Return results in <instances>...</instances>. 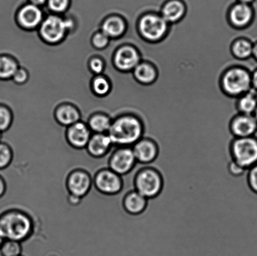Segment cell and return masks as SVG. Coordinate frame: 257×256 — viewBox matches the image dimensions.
<instances>
[{
	"label": "cell",
	"mask_w": 257,
	"mask_h": 256,
	"mask_svg": "<svg viewBox=\"0 0 257 256\" xmlns=\"http://www.w3.org/2000/svg\"><path fill=\"white\" fill-rule=\"evenodd\" d=\"M107 134L114 147H133L145 136V125L137 115L125 113L113 120Z\"/></svg>",
	"instance_id": "1"
},
{
	"label": "cell",
	"mask_w": 257,
	"mask_h": 256,
	"mask_svg": "<svg viewBox=\"0 0 257 256\" xmlns=\"http://www.w3.org/2000/svg\"><path fill=\"white\" fill-rule=\"evenodd\" d=\"M34 230V220L24 210L12 209L0 214V233L5 239L22 242L29 239Z\"/></svg>",
	"instance_id": "2"
},
{
	"label": "cell",
	"mask_w": 257,
	"mask_h": 256,
	"mask_svg": "<svg viewBox=\"0 0 257 256\" xmlns=\"http://www.w3.org/2000/svg\"><path fill=\"white\" fill-rule=\"evenodd\" d=\"M164 178L157 168L152 165H143L136 172L133 179L134 189L148 199L157 197L162 192Z\"/></svg>",
	"instance_id": "3"
},
{
	"label": "cell",
	"mask_w": 257,
	"mask_h": 256,
	"mask_svg": "<svg viewBox=\"0 0 257 256\" xmlns=\"http://www.w3.org/2000/svg\"><path fill=\"white\" fill-rule=\"evenodd\" d=\"M170 24L160 12L144 13L139 18L137 27L139 34L146 41L155 43L162 40L168 34Z\"/></svg>",
	"instance_id": "4"
},
{
	"label": "cell",
	"mask_w": 257,
	"mask_h": 256,
	"mask_svg": "<svg viewBox=\"0 0 257 256\" xmlns=\"http://www.w3.org/2000/svg\"><path fill=\"white\" fill-rule=\"evenodd\" d=\"M223 91L231 97H239L252 88L251 72L243 67L226 70L221 79Z\"/></svg>",
	"instance_id": "5"
},
{
	"label": "cell",
	"mask_w": 257,
	"mask_h": 256,
	"mask_svg": "<svg viewBox=\"0 0 257 256\" xmlns=\"http://www.w3.org/2000/svg\"><path fill=\"white\" fill-rule=\"evenodd\" d=\"M231 159L245 169L257 164V136L233 138L230 144Z\"/></svg>",
	"instance_id": "6"
},
{
	"label": "cell",
	"mask_w": 257,
	"mask_h": 256,
	"mask_svg": "<svg viewBox=\"0 0 257 256\" xmlns=\"http://www.w3.org/2000/svg\"><path fill=\"white\" fill-rule=\"evenodd\" d=\"M93 185L101 194L112 196L119 194L124 187L122 176L108 168L95 173L93 177Z\"/></svg>",
	"instance_id": "7"
},
{
	"label": "cell",
	"mask_w": 257,
	"mask_h": 256,
	"mask_svg": "<svg viewBox=\"0 0 257 256\" xmlns=\"http://www.w3.org/2000/svg\"><path fill=\"white\" fill-rule=\"evenodd\" d=\"M137 164L132 147H117L110 155L108 167L123 177L132 172Z\"/></svg>",
	"instance_id": "8"
},
{
	"label": "cell",
	"mask_w": 257,
	"mask_h": 256,
	"mask_svg": "<svg viewBox=\"0 0 257 256\" xmlns=\"http://www.w3.org/2000/svg\"><path fill=\"white\" fill-rule=\"evenodd\" d=\"M65 184L69 194L83 199L92 189L93 177L85 170L74 169L67 175Z\"/></svg>",
	"instance_id": "9"
},
{
	"label": "cell",
	"mask_w": 257,
	"mask_h": 256,
	"mask_svg": "<svg viewBox=\"0 0 257 256\" xmlns=\"http://www.w3.org/2000/svg\"><path fill=\"white\" fill-rule=\"evenodd\" d=\"M138 164L148 165L153 164L160 155V145L153 138L144 136L132 147Z\"/></svg>",
	"instance_id": "10"
},
{
	"label": "cell",
	"mask_w": 257,
	"mask_h": 256,
	"mask_svg": "<svg viewBox=\"0 0 257 256\" xmlns=\"http://www.w3.org/2000/svg\"><path fill=\"white\" fill-rule=\"evenodd\" d=\"M114 60L115 67L120 72H132L143 60L137 48L124 44L115 52Z\"/></svg>",
	"instance_id": "11"
},
{
	"label": "cell",
	"mask_w": 257,
	"mask_h": 256,
	"mask_svg": "<svg viewBox=\"0 0 257 256\" xmlns=\"http://www.w3.org/2000/svg\"><path fill=\"white\" fill-rule=\"evenodd\" d=\"M72 27L71 22L57 16H50L45 20L41 26L40 33L43 39L50 43H56L65 36L67 30Z\"/></svg>",
	"instance_id": "12"
},
{
	"label": "cell",
	"mask_w": 257,
	"mask_h": 256,
	"mask_svg": "<svg viewBox=\"0 0 257 256\" xmlns=\"http://www.w3.org/2000/svg\"><path fill=\"white\" fill-rule=\"evenodd\" d=\"M230 24L236 29H245L250 26L255 18V10L252 5L236 2L228 12Z\"/></svg>",
	"instance_id": "13"
},
{
	"label": "cell",
	"mask_w": 257,
	"mask_h": 256,
	"mask_svg": "<svg viewBox=\"0 0 257 256\" xmlns=\"http://www.w3.org/2000/svg\"><path fill=\"white\" fill-rule=\"evenodd\" d=\"M230 130L234 138L255 136L257 134V121L253 115L240 113L231 120Z\"/></svg>",
	"instance_id": "14"
},
{
	"label": "cell",
	"mask_w": 257,
	"mask_h": 256,
	"mask_svg": "<svg viewBox=\"0 0 257 256\" xmlns=\"http://www.w3.org/2000/svg\"><path fill=\"white\" fill-rule=\"evenodd\" d=\"M92 135L88 125L79 121L67 127L65 139L70 147L75 149L82 150L86 147Z\"/></svg>",
	"instance_id": "15"
},
{
	"label": "cell",
	"mask_w": 257,
	"mask_h": 256,
	"mask_svg": "<svg viewBox=\"0 0 257 256\" xmlns=\"http://www.w3.org/2000/svg\"><path fill=\"white\" fill-rule=\"evenodd\" d=\"M113 147H114V145L107 133L105 134L94 133L85 149L90 157L100 159L109 154Z\"/></svg>",
	"instance_id": "16"
},
{
	"label": "cell",
	"mask_w": 257,
	"mask_h": 256,
	"mask_svg": "<svg viewBox=\"0 0 257 256\" xmlns=\"http://www.w3.org/2000/svg\"><path fill=\"white\" fill-rule=\"evenodd\" d=\"M149 199L137 190H130L123 197L122 205L124 211L132 216L143 214L148 206Z\"/></svg>",
	"instance_id": "17"
},
{
	"label": "cell",
	"mask_w": 257,
	"mask_h": 256,
	"mask_svg": "<svg viewBox=\"0 0 257 256\" xmlns=\"http://www.w3.org/2000/svg\"><path fill=\"white\" fill-rule=\"evenodd\" d=\"M186 12V6L183 0H167L161 7L160 14L171 25L181 21Z\"/></svg>",
	"instance_id": "18"
},
{
	"label": "cell",
	"mask_w": 257,
	"mask_h": 256,
	"mask_svg": "<svg viewBox=\"0 0 257 256\" xmlns=\"http://www.w3.org/2000/svg\"><path fill=\"white\" fill-rule=\"evenodd\" d=\"M42 13L39 7L30 4L23 7L19 14V21L26 29H34L41 22Z\"/></svg>",
	"instance_id": "19"
},
{
	"label": "cell",
	"mask_w": 257,
	"mask_h": 256,
	"mask_svg": "<svg viewBox=\"0 0 257 256\" xmlns=\"http://www.w3.org/2000/svg\"><path fill=\"white\" fill-rule=\"evenodd\" d=\"M132 73L135 79L143 85L153 84L158 77V70L155 65L144 60L137 65Z\"/></svg>",
	"instance_id": "20"
},
{
	"label": "cell",
	"mask_w": 257,
	"mask_h": 256,
	"mask_svg": "<svg viewBox=\"0 0 257 256\" xmlns=\"http://www.w3.org/2000/svg\"><path fill=\"white\" fill-rule=\"evenodd\" d=\"M127 30L126 20L119 17H112L105 22L102 26V32L107 36L118 38L123 36Z\"/></svg>",
	"instance_id": "21"
},
{
	"label": "cell",
	"mask_w": 257,
	"mask_h": 256,
	"mask_svg": "<svg viewBox=\"0 0 257 256\" xmlns=\"http://www.w3.org/2000/svg\"><path fill=\"white\" fill-rule=\"evenodd\" d=\"M254 43L246 38L236 39L231 45V52L238 59L245 60L253 57Z\"/></svg>",
	"instance_id": "22"
},
{
	"label": "cell",
	"mask_w": 257,
	"mask_h": 256,
	"mask_svg": "<svg viewBox=\"0 0 257 256\" xmlns=\"http://www.w3.org/2000/svg\"><path fill=\"white\" fill-rule=\"evenodd\" d=\"M237 107L240 114L253 115L257 108V91L253 88L238 97Z\"/></svg>",
	"instance_id": "23"
},
{
	"label": "cell",
	"mask_w": 257,
	"mask_h": 256,
	"mask_svg": "<svg viewBox=\"0 0 257 256\" xmlns=\"http://www.w3.org/2000/svg\"><path fill=\"white\" fill-rule=\"evenodd\" d=\"M57 122L63 126L69 127L70 125L80 121V114L74 107L65 105L60 107L56 112Z\"/></svg>",
	"instance_id": "24"
},
{
	"label": "cell",
	"mask_w": 257,
	"mask_h": 256,
	"mask_svg": "<svg viewBox=\"0 0 257 256\" xmlns=\"http://www.w3.org/2000/svg\"><path fill=\"white\" fill-rule=\"evenodd\" d=\"M112 120L106 115L98 114L90 118L88 126L95 134H105L109 132Z\"/></svg>",
	"instance_id": "25"
},
{
	"label": "cell",
	"mask_w": 257,
	"mask_h": 256,
	"mask_svg": "<svg viewBox=\"0 0 257 256\" xmlns=\"http://www.w3.org/2000/svg\"><path fill=\"white\" fill-rule=\"evenodd\" d=\"M17 70V65L14 60L8 57H0V79L12 78Z\"/></svg>",
	"instance_id": "26"
},
{
	"label": "cell",
	"mask_w": 257,
	"mask_h": 256,
	"mask_svg": "<svg viewBox=\"0 0 257 256\" xmlns=\"http://www.w3.org/2000/svg\"><path fill=\"white\" fill-rule=\"evenodd\" d=\"M22 251L21 242L17 240L5 239L0 247V252L3 256H20Z\"/></svg>",
	"instance_id": "27"
},
{
	"label": "cell",
	"mask_w": 257,
	"mask_h": 256,
	"mask_svg": "<svg viewBox=\"0 0 257 256\" xmlns=\"http://www.w3.org/2000/svg\"><path fill=\"white\" fill-rule=\"evenodd\" d=\"M14 159V151L10 145L0 142V170H4L10 166Z\"/></svg>",
	"instance_id": "28"
},
{
	"label": "cell",
	"mask_w": 257,
	"mask_h": 256,
	"mask_svg": "<svg viewBox=\"0 0 257 256\" xmlns=\"http://www.w3.org/2000/svg\"><path fill=\"white\" fill-rule=\"evenodd\" d=\"M13 117L10 110L4 106H0V131H7L11 127Z\"/></svg>",
	"instance_id": "29"
},
{
	"label": "cell",
	"mask_w": 257,
	"mask_h": 256,
	"mask_svg": "<svg viewBox=\"0 0 257 256\" xmlns=\"http://www.w3.org/2000/svg\"><path fill=\"white\" fill-rule=\"evenodd\" d=\"M93 89L99 95H105L110 90V84L107 80L103 77H97L93 82Z\"/></svg>",
	"instance_id": "30"
},
{
	"label": "cell",
	"mask_w": 257,
	"mask_h": 256,
	"mask_svg": "<svg viewBox=\"0 0 257 256\" xmlns=\"http://www.w3.org/2000/svg\"><path fill=\"white\" fill-rule=\"evenodd\" d=\"M247 170L232 159H231L228 163L227 171L228 174L233 177L239 178L245 176L247 173Z\"/></svg>",
	"instance_id": "31"
},
{
	"label": "cell",
	"mask_w": 257,
	"mask_h": 256,
	"mask_svg": "<svg viewBox=\"0 0 257 256\" xmlns=\"http://www.w3.org/2000/svg\"><path fill=\"white\" fill-rule=\"evenodd\" d=\"M246 182L251 191L257 195V164L248 169Z\"/></svg>",
	"instance_id": "32"
},
{
	"label": "cell",
	"mask_w": 257,
	"mask_h": 256,
	"mask_svg": "<svg viewBox=\"0 0 257 256\" xmlns=\"http://www.w3.org/2000/svg\"><path fill=\"white\" fill-rule=\"evenodd\" d=\"M48 6L53 12H64L69 7L70 0H47Z\"/></svg>",
	"instance_id": "33"
},
{
	"label": "cell",
	"mask_w": 257,
	"mask_h": 256,
	"mask_svg": "<svg viewBox=\"0 0 257 256\" xmlns=\"http://www.w3.org/2000/svg\"><path fill=\"white\" fill-rule=\"evenodd\" d=\"M109 43V37L107 36L104 33H99L93 38V44L98 49H103Z\"/></svg>",
	"instance_id": "34"
},
{
	"label": "cell",
	"mask_w": 257,
	"mask_h": 256,
	"mask_svg": "<svg viewBox=\"0 0 257 256\" xmlns=\"http://www.w3.org/2000/svg\"><path fill=\"white\" fill-rule=\"evenodd\" d=\"M12 78L17 84H23L28 79L27 72L24 69H18Z\"/></svg>",
	"instance_id": "35"
},
{
	"label": "cell",
	"mask_w": 257,
	"mask_h": 256,
	"mask_svg": "<svg viewBox=\"0 0 257 256\" xmlns=\"http://www.w3.org/2000/svg\"><path fill=\"white\" fill-rule=\"evenodd\" d=\"M90 69L95 74H100L104 69V64L100 59H94L90 62Z\"/></svg>",
	"instance_id": "36"
},
{
	"label": "cell",
	"mask_w": 257,
	"mask_h": 256,
	"mask_svg": "<svg viewBox=\"0 0 257 256\" xmlns=\"http://www.w3.org/2000/svg\"><path fill=\"white\" fill-rule=\"evenodd\" d=\"M82 200V198L70 194H69L67 197L68 202L69 203V204L72 205V206H77V205H79L80 202H81Z\"/></svg>",
	"instance_id": "37"
},
{
	"label": "cell",
	"mask_w": 257,
	"mask_h": 256,
	"mask_svg": "<svg viewBox=\"0 0 257 256\" xmlns=\"http://www.w3.org/2000/svg\"><path fill=\"white\" fill-rule=\"evenodd\" d=\"M7 191V184L4 177L0 175V198L4 196Z\"/></svg>",
	"instance_id": "38"
},
{
	"label": "cell",
	"mask_w": 257,
	"mask_h": 256,
	"mask_svg": "<svg viewBox=\"0 0 257 256\" xmlns=\"http://www.w3.org/2000/svg\"><path fill=\"white\" fill-rule=\"evenodd\" d=\"M251 84L253 89L257 91V68L251 72Z\"/></svg>",
	"instance_id": "39"
},
{
	"label": "cell",
	"mask_w": 257,
	"mask_h": 256,
	"mask_svg": "<svg viewBox=\"0 0 257 256\" xmlns=\"http://www.w3.org/2000/svg\"><path fill=\"white\" fill-rule=\"evenodd\" d=\"M30 4L36 5V6L39 7L41 5L46 4L47 0H29Z\"/></svg>",
	"instance_id": "40"
},
{
	"label": "cell",
	"mask_w": 257,
	"mask_h": 256,
	"mask_svg": "<svg viewBox=\"0 0 257 256\" xmlns=\"http://www.w3.org/2000/svg\"><path fill=\"white\" fill-rule=\"evenodd\" d=\"M253 58L257 62V42L254 44L253 50Z\"/></svg>",
	"instance_id": "41"
},
{
	"label": "cell",
	"mask_w": 257,
	"mask_h": 256,
	"mask_svg": "<svg viewBox=\"0 0 257 256\" xmlns=\"http://www.w3.org/2000/svg\"><path fill=\"white\" fill-rule=\"evenodd\" d=\"M255 1L256 0H237V2L249 5H252Z\"/></svg>",
	"instance_id": "42"
},
{
	"label": "cell",
	"mask_w": 257,
	"mask_h": 256,
	"mask_svg": "<svg viewBox=\"0 0 257 256\" xmlns=\"http://www.w3.org/2000/svg\"><path fill=\"white\" fill-rule=\"evenodd\" d=\"M5 239L4 236H3L1 233H0V247H1V245H2L3 243L5 241Z\"/></svg>",
	"instance_id": "43"
},
{
	"label": "cell",
	"mask_w": 257,
	"mask_h": 256,
	"mask_svg": "<svg viewBox=\"0 0 257 256\" xmlns=\"http://www.w3.org/2000/svg\"><path fill=\"white\" fill-rule=\"evenodd\" d=\"M253 116L255 117V119L257 121V108H256V109L255 112H254Z\"/></svg>",
	"instance_id": "44"
},
{
	"label": "cell",
	"mask_w": 257,
	"mask_h": 256,
	"mask_svg": "<svg viewBox=\"0 0 257 256\" xmlns=\"http://www.w3.org/2000/svg\"><path fill=\"white\" fill-rule=\"evenodd\" d=\"M2 132L0 131V142H2Z\"/></svg>",
	"instance_id": "45"
},
{
	"label": "cell",
	"mask_w": 257,
	"mask_h": 256,
	"mask_svg": "<svg viewBox=\"0 0 257 256\" xmlns=\"http://www.w3.org/2000/svg\"><path fill=\"white\" fill-rule=\"evenodd\" d=\"M20 256H22V255H20Z\"/></svg>",
	"instance_id": "46"
}]
</instances>
